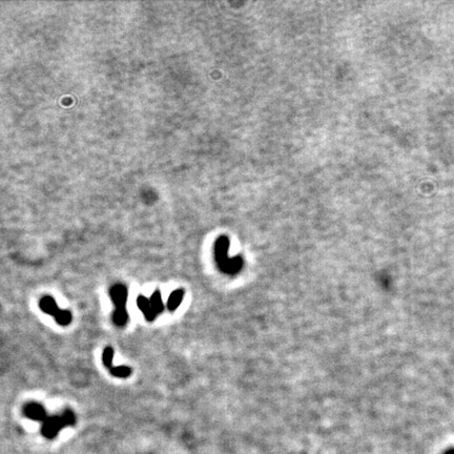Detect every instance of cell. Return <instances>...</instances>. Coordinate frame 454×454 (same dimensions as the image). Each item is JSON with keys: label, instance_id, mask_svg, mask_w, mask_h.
I'll use <instances>...</instances> for the list:
<instances>
[{"label": "cell", "instance_id": "1", "mask_svg": "<svg viewBox=\"0 0 454 454\" xmlns=\"http://www.w3.org/2000/svg\"><path fill=\"white\" fill-rule=\"evenodd\" d=\"M111 299L114 302L116 309L113 314V321L117 326H124L128 321V313L126 310L127 288L123 284H116L110 289Z\"/></svg>", "mask_w": 454, "mask_h": 454}, {"label": "cell", "instance_id": "2", "mask_svg": "<svg viewBox=\"0 0 454 454\" xmlns=\"http://www.w3.org/2000/svg\"><path fill=\"white\" fill-rule=\"evenodd\" d=\"M227 252H228V241L222 238L217 242L216 245L217 264H218L220 270L225 273L234 274L239 272L243 266L242 260L239 258L229 259Z\"/></svg>", "mask_w": 454, "mask_h": 454}, {"label": "cell", "instance_id": "3", "mask_svg": "<svg viewBox=\"0 0 454 454\" xmlns=\"http://www.w3.org/2000/svg\"><path fill=\"white\" fill-rule=\"evenodd\" d=\"M75 423V417L72 411L66 410L63 416L61 417H53V418H48L45 419L43 427H42V433L48 439H51L56 436V433L60 430L63 426L66 425H72V424Z\"/></svg>", "mask_w": 454, "mask_h": 454}, {"label": "cell", "instance_id": "4", "mask_svg": "<svg viewBox=\"0 0 454 454\" xmlns=\"http://www.w3.org/2000/svg\"><path fill=\"white\" fill-rule=\"evenodd\" d=\"M24 414L35 421H45L46 413L44 408L38 403H31L24 407Z\"/></svg>", "mask_w": 454, "mask_h": 454}, {"label": "cell", "instance_id": "5", "mask_svg": "<svg viewBox=\"0 0 454 454\" xmlns=\"http://www.w3.org/2000/svg\"><path fill=\"white\" fill-rule=\"evenodd\" d=\"M39 308H40L44 313L53 315L54 318H56L61 311V309L57 306V303L54 300V298L50 297V295H45V297H43L39 301Z\"/></svg>", "mask_w": 454, "mask_h": 454}, {"label": "cell", "instance_id": "6", "mask_svg": "<svg viewBox=\"0 0 454 454\" xmlns=\"http://www.w3.org/2000/svg\"><path fill=\"white\" fill-rule=\"evenodd\" d=\"M137 306H138V308L142 311L145 319L149 322H153L158 315L152 307L151 300L143 297V295H139V297H138Z\"/></svg>", "mask_w": 454, "mask_h": 454}, {"label": "cell", "instance_id": "7", "mask_svg": "<svg viewBox=\"0 0 454 454\" xmlns=\"http://www.w3.org/2000/svg\"><path fill=\"white\" fill-rule=\"evenodd\" d=\"M183 297H184V291L182 289L174 290L170 295L169 301H167V304H166L167 309H169L170 311L176 310L180 306Z\"/></svg>", "mask_w": 454, "mask_h": 454}, {"label": "cell", "instance_id": "8", "mask_svg": "<svg viewBox=\"0 0 454 454\" xmlns=\"http://www.w3.org/2000/svg\"><path fill=\"white\" fill-rule=\"evenodd\" d=\"M151 304H152V307L153 309L155 310V312L157 314H159L161 313L163 310H164V304L162 302V298H161V292L159 290H156L153 294H152V297H151Z\"/></svg>", "mask_w": 454, "mask_h": 454}, {"label": "cell", "instance_id": "9", "mask_svg": "<svg viewBox=\"0 0 454 454\" xmlns=\"http://www.w3.org/2000/svg\"><path fill=\"white\" fill-rule=\"evenodd\" d=\"M110 372L112 376L116 378H128L132 374V369L127 366H118V367H113L110 369Z\"/></svg>", "mask_w": 454, "mask_h": 454}, {"label": "cell", "instance_id": "10", "mask_svg": "<svg viewBox=\"0 0 454 454\" xmlns=\"http://www.w3.org/2000/svg\"><path fill=\"white\" fill-rule=\"evenodd\" d=\"M113 359H114V349L112 347H106L102 353V361L106 368H108V369L113 368Z\"/></svg>", "mask_w": 454, "mask_h": 454}, {"label": "cell", "instance_id": "11", "mask_svg": "<svg viewBox=\"0 0 454 454\" xmlns=\"http://www.w3.org/2000/svg\"><path fill=\"white\" fill-rule=\"evenodd\" d=\"M444 454H454V447L448 449V450H447L445 453H444Z\"/></svg>", "mask_w": 454, "mask_h": 454}]
</instances>
